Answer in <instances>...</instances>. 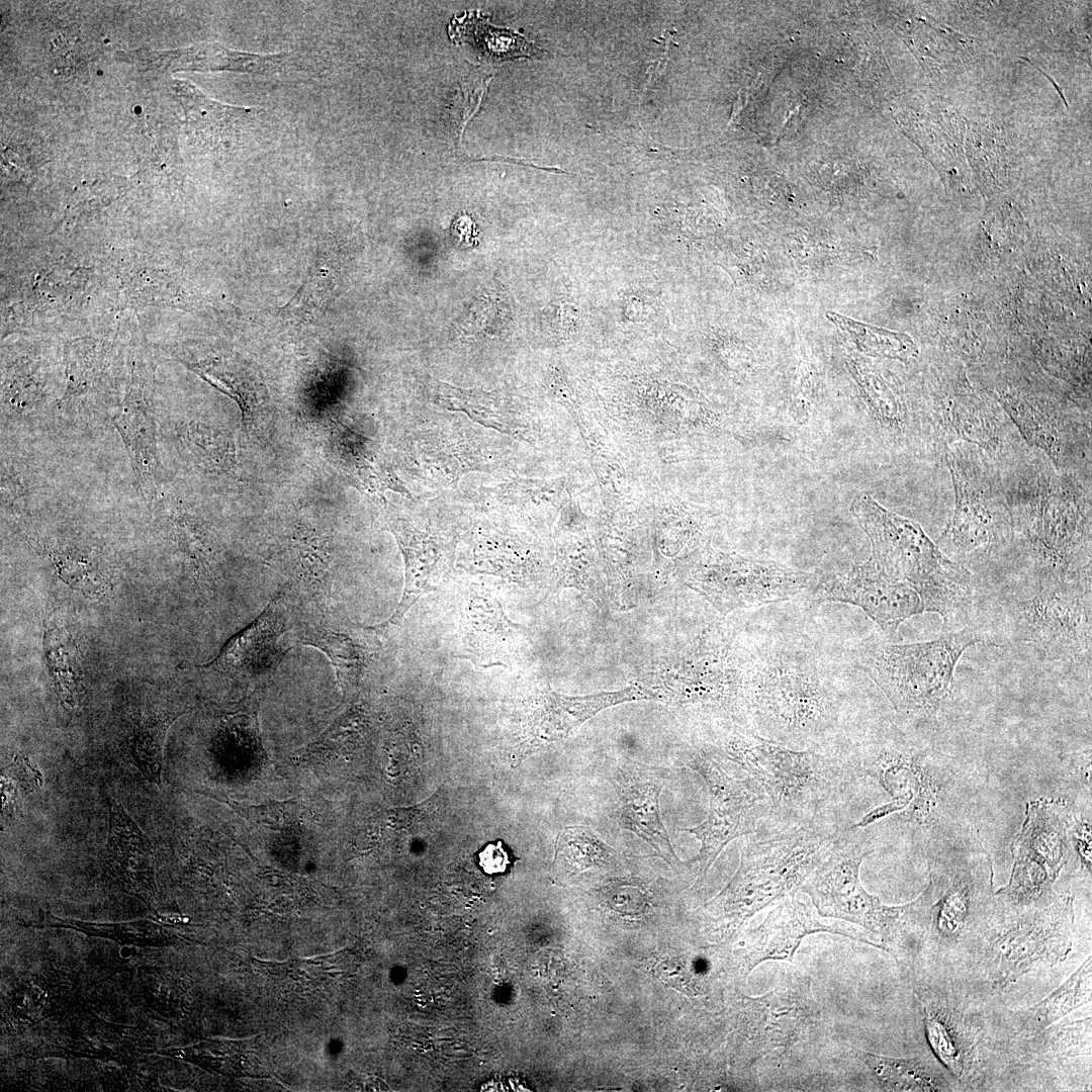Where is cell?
Instances as JSON below:
<instances>
[{
	"instance_id": "cell-34",
	"label": "cell",
	"mask_w": 1092,
	"mask_h": 1092,
	"mask_svg": "<svg viewBox=\"0 0 1092 1092\" xmlns=\"http://www.w3.org/2000/svg\"><path fill=\"white\" fill-rule=\"evenodd\" d=\"M186 445L199 463L218 469L231 467L235 452L231 442L219 432L200 425L186 432Z\"/></svg>"
},
{
	"instance_id": "cell-43",
	"label": "cell",
	"mask_w": 1092,
	"mask_h": 1092,
	"mask_svg": "<svg viewBox=\"0 0 1092 1092\" xmlns=\"http://www.w3.org/2000/svg\"><path fill=\"white\" fill-rule=\"evenodd\" d=\"M104 42H105V43L109 42V39L105 38V39H104Z\"/></svg>"
},
{
	"instance_id": "cell-12",
	"label": "cell",
	"mask_w": 1092,
	"mask_h": 1092,
	"mask_svg": "<svg viewBox=\"0 0 1092 1092\" xmlns=\"http://www.w3.org/2000/svg\"><path fill=\"white\" fill-rule=\"evenodd\" d=\"M681 763L703 779L709 792L706 819L697 826L681 829L701 842L697 859L705 874L730 841L757 831L768 815L769 801L752 781L743 775L741 778L729 775L706 751L688 752Z\"/></svg>"
},
{
	"instance_id": "cell-39",
	"label": "cell",
	"mask_w": 1092,
	"mask_h": 1092,
	"mask_svg": "<svg viewBox=\"0 0 1092 1092\" xmlns=\"http://www.w3.org/2000/svg\"><path fill=\"white\" fill-rule=\"evenodd\" d=\"M1064 760L1070 762L1074 775L1091 790V749L1077 751L1064 756Z\"/></svg>"
},
{
	"instance_id": "cell-29",
	"label": "cell",
	"mask_w": 1092,
	"mask_h": 1092,
	"mask_svg": "<svg viewBox=\"0 0 1092 1092\" xmlns=\"http://www.w3.org/2000/svg\"><path fill=\"white\" fill-rule=\"evenodd\" d=\"M925 1014L926 1034L936 1057L957 1076H961L967 1063V1044L959 1027L953 1024L949 1009L920 996Z\"/></svg>"
},
{
	"instance_id": "cell-8",
	"label": "cell",
	"mask_w": 1092,
	"mask_h": 1092,
	"mask_svg": "<svg viewBox=\"0 0 1092 1092\" xmlns=\"http://www.w3.org/2000/svg\"><path fill=\"white\" fill-rule=\"evenodd\" d=\"M978 643L983 641L972 628L943 632L930 641L879 645L862 655L861 664L892 704L901 726L913 731L949 702L956 666Z\"/></svg>"
},
{
	"instance_id": "cell-2",
	"label": "cell",
	"mask_w": 1092,
	"mask_h": 1092,
	"mask_svg": "<svg viewBox=\"0 0 1092 1092\" xmlns=\"http://www.w3.org/2000/svg\"><path fill=\"white\" fill-rule=\"evenodd\" d=\"M1091 570L980 584L972 629L983 643L1045 662L1091 663Z\"/></svg>"
},
{
	"instance_id": "cell-26",
	"label": "cell",
	"mask_w": 1092,
	"mask_h": 1092,
	"mask_svg": "<svg viewBox=\"0 0 1092 1092\" xmlns=\"http://www.w3.org/2000/svg\"><path fill=\"white\" fill-rule=\"evenodd\" d=\"M188 367L240 405L244 421L252 419L264 401V387L256 374L235 362L189 364Z\"/></svg>"
},
{
	"instance_id": "cell-1",
	"label": "cell",
	"mask_w": 1092,
	"mask_h": 1092,
	"mask_svg": "<svg viewBox=\"0 0 1092 1092\" xmlns=\"http://www.w3.org/2000/svg\"><path fill=\"white\" fill-rule=\"evenodd\" d=\"M841 754L862 779L890 798L852 826L867 827L873 837L897 832L926 844L956 828L947 817L959 786L954 762L923 743L915 732L893 722L869 725Z\"/></svg>"
},
{
	"instance_id": "cell-3",
	"label": "cell",
	"mask_w": 1092,
	"mask_h": 1092,
	"mask_svg": "<svg viewBox=\"0 0 1092 1092\" xmlns=\"http://www.w3.org/2000/svg\"><path fill=\"white\" fill-rule=\"evenodd\" d=\"M712 752L767 797L769 812L757 831L853 824L850 810L869 785L841 753L792 749L743 726L718 738Z\"/></svg>"
},
{
	"instance_id": "cell-15",
	"label": "cell",
	"mask_w": 1092,
	"mask_h": 1092,
	"mask_svg": "<svg viewBox=\"0 0 1092 1092\" xmlns=\"http://www.w3.org/2000/svg\"><path fill=\"white\" fill-rule=\"evenodd\" d=\"M811 598L860 608L888 636L907 619L925 613L918 594L883 571L872 557L845 572L813 582Z\"/></svg>"
},
{
	"instance_id": "cell-30",
	"label": "cell",
	"mask_w": 1092,
	"mask_h": 1092,
	"mask_svg": "<svg viewBox=\"0 0 1092 1092\" xmlns=\"http://www.w3.org/2000/svg\"><path fill=\"white\" fill-rule=\"evenodd\" d=\"M826 316L859 350L868 354L906 359L916 352L914 344L905 335L879 330L832 311H828Z\"/></svg>"
},
{
	"instance_id": "cell-31",
	"label": "cell",
	"mask_w": 1092,
	"mask_h": 1092,
	"mask_svg": "<svg viewBox=\"0 0 1092 1092\" xmlns=\"http://www.w3.org/2000/svg\"><path fill=\"white\" fill-rule=\"evenodd\" d=\"M196 793L224 803L240 816L272 831L295 828L303 822L305 808L296 800L271 802L259 806H244L217 791L207 789L205 791H196Z\"/></svg>"
},
{
	"instance_id": "cell-32",
	"label": "cell",
	"mask_w": 1092,
	"mask_h": 1092,
	"mask_svg": "<svg viewBox=\"0 0 1092 1092\" xmlns=\"http://www.w3.org/2000/svg\"><path fill=\"white\" fill-rule=\"evenodd\" d=\"M42 785L43 777L29 758L16 754L13 762L1 769L2 819L15 816L26 796Z\"/></svg>"
},
{
	"instance_id": "cell-24",
	"label": "cell",
	"mask_w": 1092,
	"mask_h": 1092,
	"mask_svg": "<svg viewBox=\"0 0 1092 1092\" xmlns=\"http://www.w3.org/2000/svg\"><path fill=\"white\" fill-rule=\"evenodd\" d=\"M1091 956L1058 989L1024 1011L1023 1030L1037 1034L1091 1000Z\"/></svg>"
},
{
	"instance_id": "cell-36",
	"label": "cell",
	"mask_w": 1092,
	"mask_h": 1092,
	"mask_svg": "<svg viewBox=\"0 0 1092 1092\" xmlns=\"http://www.w3.org/2000/svg\"><path fill=\"white\" fill-rule=\"evenodd\" d=\"M1068 834L1070 858L1076 857L1081 869L1090 876L1092 863L1090 802L1082 809L1075 808L1072 810L1070 807Z\"/></svg>"
},
{
	"instance_id": "cell-13",
	"label": "cell",
	"mask_w": 1092,
	"mask_h": 1092,
	"mask_svg": "<svg viewBox=\"0 0 1092 1092\" xmlns=\"http://www.w3.org/2000/svg\"><path fill=\"white\" fill-rule=\"evenodd\" d=\"M1017 908L1018 918L994 944L993 979L998 988L1017 981L1038 963L1064 961L1072 948L1073 896Z\"/></svg>"
},
{
	"instance_id": "cell-27",
	"label": "cell",
	"mask_w": 1092,
	"mask_h": 1092,
	"mask_svg": "<svg viewBox=\"0 0 1092 1092\" xmlns=\"http://www.w3.org/2000/svg\"><path fill=\"white\" fill-rule=\"evenodd\" d=\"M176 717L168 714L143 720L133 727L121 746L144 778L157 786L162 783L166 734Z\"/></svg>"
},
{
	"instance_id": "cell-9",
	"label": "cell",
	"mask_w": 1092,
	"mask_h": 1092,
	"mask_svg": "<svg viewBox=\"0 0 1092 1092\" xmlns=\"http://www.w3.org/2000/svg\"><path fill=\"white\" fill-rule=\"evenodd\" d=\"M846 826L756 831L740 837V866L718 897L727 916L742 922L800 890Z\"/></svg>"
},
{
	"instance_id": "cell-16",
	"label": "cell",
	"mask_w": 1092,
	"mask_h": 1092,
	"mask_svg": "<svg viewBox=\"0 0 1092 1092\" xmlns=\"http://www.w3.org/2000/svg\"><path fill=\"white\" fill-rule=\"evenodd\" d=\"M652 697V693L637 687L585 696H565L547 689L532 702L525 716L523 756L565 739L604 709Z\"/></svg>"
},
{
	"instance_id": "cell-37",
	"label": "cell",
	"mask_w": 1092,
	"mask_h": 1092,
	"mask_svg": "<svg viewBox=\"0 0 1092 1092\" xmlns=\"http://www.w3.org/2000/svg\"><path fill=\"white\" fill-rule=\"evenodd\" d=\"M356 482L363 489L371 492H383L393 489L401 493L407 492L396 475L385 464L375 458L363 459L356 464L353 472Z\"/></svg>"
},
{
	"instance_id": "cell-33",
	"label": "cell",
	"mask_w": 1092,
	"mask_h": 1092,
	"mask_svg": "<svg viewBox=\"0 0 1092 1092\" xmlns=\"http://www.w3.org/2000/svg\"><path fill=\"white\" fill-rule=\"evenodd\" d=\"M305 643H309L322 649L331 658L338 678L344 685H353L361 675L365 656L361 647L343 634L334 632H312L305 637Z\"/></svg>"
},
{
	"instance_id": "cell-14",
	"label": "cell",
	"mask_w": 1092,
	"mask_h": 1092,
	"mask_svg": "<svg viewBox=\"0 0 1092 1092\" xmlns=\"http://www.w3.org/2000/svg\"><path fill=\"white\" fill-rule=\"evenodd\" d=\"M807 573L771 561L734 559L711 563L699 570L692 586L722 614L736 609L794 599L809 593Z\"/></svg>"
},
{
	"instance_id": "cell-35",
	"label": "cell",
	"mask_w": 1092,
	"mask_h": 1092,
	"mask_svg": "<svg viewBox=\"0 0 1092 1092\" xmlns=\"http://www.w3.org/2000/svg\"><path fill=\"white\" fill-rule=\"evenodd\" d=\"M558 855L571 858L581 866L593 864L609 857L613 850L584 827H568L557 838Z\"/></svg>"
},
{
	"instance_id": "cell-18",
	"label": "cell",
	"mask_w": 1092,
	"mask_h": 1092,
	"mask_svg": "<svg viewBox=\"0 0 1092 1092\" xmlns=\"http://www.w3.org/2000/svg\"><path fill=\"white\" fill-rule=\"evenodd\" d=\"M612 784L617 792L616 815L621 826L661 857L677 860L659 808L663 774L641 763L626 762L618 767Z\"/></svg>"
},
{
	"instance_id": "cell-20",
	"label": "cell",
	"mask_w": 1092,
	"mask_h": 1092,
	"mask_svg": "<svg viewBox=\"0 0 1092 1092\" xmlns=\"http://www.w3.org/2000/svg\"><path fill=\"white\" fill-rule=\"evenodd\" d=\"M404 562V588L401 600L387 621L399 625L408 609L424 595L437 590L445 573L446 549L440 537L429 527L391 513L386 518Z\"/></svg>"
},
{
	"instance_id": "cell-19",
	"label": "cell",
	"mask_w": 1092,
	"mask_h": 1092,
	"mask_svg": "<svg viewBox=\"0 0 1092 1092\" xmlns=\"http://www.w3.org/2000/svg\"><path fill=\"white\" fill-rule=\"evenodd\" d=\"M284 624V608L280 597L275 598L251 624L234 635L206 666L247 679L270 673L287 651L278 644Z\"/></svg>"
},
{
	"instance_id": "cell-28",
	"label": "cell",
	"mask_w": 1092,
	"mask_h": 1092,
	"mask_svg": "<svg viewBox=\"0 0 1092 1092\" xmlns=\"http://www.w3.org/2000/svg\"><path fill=\"white\" fill-rule=\"evenodd\" d=\"M43 645L56 691L64 705L75 708L82 693L77 648L66 630L56 625L48 627Z\"/></svg>"
},
{
	"instance_id": "cell-6",
	"label": "cell",
	"mask_w": 1092,
	"mask_h": 1092,
	"mask_svg": "<svg viewBox=\"0 0 1092 1092\" xmlns=\"http://www.w3.org/2000/svg\"><path fill=\"white\" fill-rule=\"evenodd\" d=\"M851 513L870 538L872 559L888 575L909 584L925 612L938 614L943 632L971 628L977 579L950 560L919 524L900 517L867 493L858 494Z\"/></svg>"
},
{
	"instance_id": "cell-42",
	"label": "cell",
	"mask_w": 1092,
	"mask_h": 1092,
	"mask_svg": "<svg viewBox=\"0 0 1092 1092\" xmlns=\"http://www.w3.org/2000/svg\"><path fill=\"white\" fill-rule=\"evenodd\" d=\"M97 75H99V76H102V75H103V72H102L101 70H98V71H97Z\"/></svg>"
},
{
	"instance_id": "cell-5",
	"label": "cell",
	"mask_w": 1092,
	"mask_h": 1092,
	"mask_svg": "<svg viewBox=\"0 0 1092 1092\" xmlns=\"http://www.w3.org/2000/svg\"><path fill=\"white\" fill-rule=\"evenodd\" d=\"M1009 475L1002 480L1013 528L1012 575L1091 570L1090 492L1080 479L1036 459Z\"/></svg>"
},
{
	"instance_id": "cell-17",
	"label": "cell",
	"mask_w": 1092,
	"mask_h": 1092,
	"mask_svg": "<svg viewBox=\"0 0 1092 1092\" xmlns=\"http://www.w3.org/2000/svg\"><path fill=\"white\" fill-rule=\"evenodd\" d=\"M800 890L779 901L758 927L752 930L747 971L766 960L793 961L802 939L814 932L841 934L866 943L876 942L869 932L841 924H826Z\"/></svg>"
},
{
	"instance_id": "cell-10",
	"label": "cell",
	"mask_w": 1092,
	"mask_h": 1092,
	"mask_svg": "<svg viewBox=\"0 0 1092 1092\" xmlns=\"http://www.w3.org/2000/svg\"><path fill=\"white\" fill-rule=\"evenodd\" d=\"M874 851L875 841L866 828L846 826L834 838L800 891L810 899L821 917L837 918L866 928L879 935L884 949L896 957L904 932L915 925L914 905L910 902L887 906L864 890L859 869Z\"/></svg>"
},
{
	"instance_id": "cell-25",
	"label": "cell",
	"mask_w": 1092,
	"mask_h": 1092,
	"mask_svg": "<svg viewBox=\"0 0 1092 1092\" xmlns=\"http://www.w3.org/2000/svg\"><path fill=\"white\" fill-rule=\"evenodd\" d=\"M432 399L438 405L465 413L470 419L500 432L510 431V418L498 391L463 389L446 382L435 381L431 388Z\"/></svg>"
},
{
	"instance_id": "cell-40",
	"label": "cell",
	"mask_w": 1092,
	"mask_h": 1092,
	"mask_svg": "<svg viewBox=\"0 0 1092 1092\" xmlns=\"http://www.w3.org/2000/svg\"><path fill=\"white\" fill-rule=\"evenodd\" d=\"M453 233L460 238L461 241H469L475 236L474 223L467 215L459 216L453 223Z\"/></svg>"
},
{
	"instance_id": "cell-41",
	"label": "cell",
	"mask_w": 1092,
	"mask_h": 1092,
	"mask_svg": "<svg viewBox=\"0 0 1092 1092\" xmlns=\"http://www.w3.org/2000/svg\"><path fill=\"white\" fill-rule=\"evenodd\" d=\"M142 110H143L142 106H140V105H136V106L133 107V112L136 113V114L142 113Z\"/></svg>"
},
{
	"instance_id": "cell-38",
	"label": "cell",
	"mask_w": 1092,
	"mask_h": 1092,
	"mask_svg": "<svg viewBox=\"0 0 1092 1092\" xmlns=\"http://www.w3.org/2000/svg\"><path fill=\"white\" fill-rule=\"evenodd\" d=\"M478 858V864L489 875L504 873L510 864L509 854L499 841L487 844L479 852Z\"/></svg>"
},
{
	"instance_id": "cell-7",
	"label": "cell",
	"mask_w": 1092,
	"mask_h": 1092,
	"mask_svg": "<svg viewBox=\"0 0 1092 1092\" xmlns=\"http://www.w3.org/2000/svg\"><path fill=\"white\" fill-rule=\"evenodd\" d=\"M954 487L953 515L936 545L979 582H991L1013 567V528L997 464L980 448L954 443L945 452Z\"/></svg>"
},
{
	"instance_id": "cell-11",
	"label": "cell",
	"mask_w": 1092,
	"mask_h": 1092,
	"mask_svg": "<svg viewBox=\"0 0 1092 1092\" xmlns=\"http://www.w3.org/2000/svg\"><path fill=\"white\" fill-rule=\"evenodd\" d=\"M1070 806L1063 798L1028 801L1021 829L1011 842L1009 883L996 895L1005 904L1026 907L1052 901L1053 886L1070 859Z\"/></svg>"
},
{
	"instance_id": "cell-21",
	"label": "cell",
	"mask_w": 1092,
	"mask_h": 1092,
	"mask_svg": "<svg viewBox=\"0 0 1092 1092\" xmlns=\"http://www.w3.org/2000/svg\"><path fill=\"white\" fill-rule=\"evenodd\" d=\"M517 626L508 620L502 605L486 589L468 593L462 616V643L476 662L502 663L504 644Z\"/></svg>"
},
{
	"instance_id": "cell-22",
	"label": "cell",
	"mask_w": 1092,
	"mask_h": 1092,
	"mask_svg": "<svg viewBox=\"0 0 1092 1092\" xmlns=\"http://www.w3.org/2000/svg\"><path fill=\"white\" fill-rule=\"evenodd\" d=\"M108 815L106 850L110 863L129 884L148 887L154 863L152 842L112 796H108Z\"/></svg>"
},
{
	"instance_id": "cell-4",
	"label": "cell",
	"mask_w": 1092,
	"mask_h": 1092,
	"mask_svg": "<svg viewBox=\"0 0 1092 1092\" xmlns=\"http://www.w3.org/2000/svg\"><path fill=\"white\" fill-rule=\"evenodd\" d=\"M745 697L748 727L792 749L840 753L863 728L805 650L760 651L746 668Z\"/></svg>"
},
{
	"instance_id": "cell-23",
	"label": "cell",
	"mask_w": 1092,
	"mask_h": 1092,
	"mask_svg": "<svg viewBox=\"0 0 1092 1092\" xmlns=\"http://www.w3.org/2000/svg\"><path fill=\"white\" fill-rule=\"evenodd\" d=\"M856 1057L875 1074L886 1090L942 1091L949 1088L946 1078L932 1065L920 1059H896L855 1051Z\"/></svg>"
}]
</instances>
